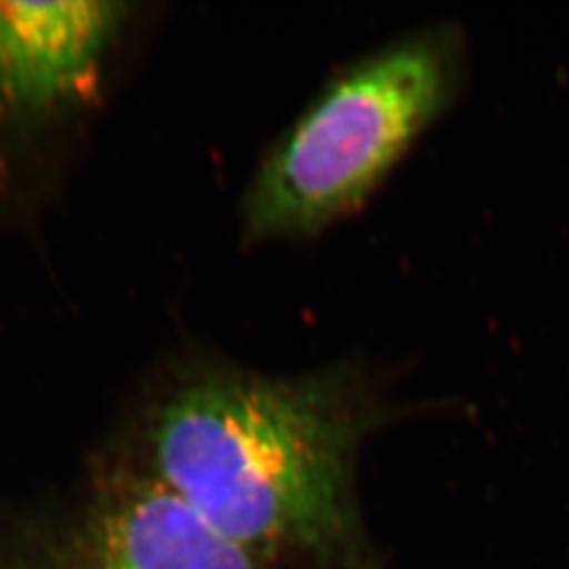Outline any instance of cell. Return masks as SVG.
Returning <instances> with one entry per match:
<instances>
[{
  "mask_svg": "<svg viewBox=\"0 0 569 569\" xmlns=\"http://www.w3.org/2000/svg\"><path fill=\"white\" fill-rule=\"evenodd\" d=\"M129 21L110 0H0V114L32 117L79 100Z\"/></svg>",
  "mask_w": 569,
  "mask_h": 569,
  "instance_id": "cell-3",
  "label": "cell"
},
{
  "mask_svg": "<svg viewBox=\"0 0 569 569\" xmlns=\"http://www.w3.org/2000/svg\"><path fill=\"white\" fill-rule=\"evenodd\" d=\"M392 416L352 366L302 376L192 367L148 407L146 472L258 561L387 569L361 515L357 456Z\"/></svg>",
  "mask_w": 569,
  "mask_h": 569,
  "instance_id": "cell-1",
  "label": "cell"
},
{
  "mask_svg": "<svg viewBox=\"0 0 569 569\" xmlns=\"http://www.w3.org/2000/svg\"><path fill=\"white\" fill-rule=\"evenodd\" d=\"M467 66L453 21L350 63L260 164L244 197V237L305 239L357 211L460 98Z\"/></svg>",
  "mask_w": 569,
  "mask_h": 569,
  "instance_id": "cell-2",
  "label": "cell"
},
{
  "mask_svg": "<svg viewBox=\"0 0 569 569\" xmlns=\"http://www.w3.org/2000/svg\"><path fill=\"white\" fill-rule=\"evenodd\" d=\"M258 559L146 470L103 491L82 540L81 569H258Z\"/></svg>",
  "mask_w": 569,
  "mask_h": 569,
  "instance_id": "cell-4",
  "label": "cell"
}]
</instances>
